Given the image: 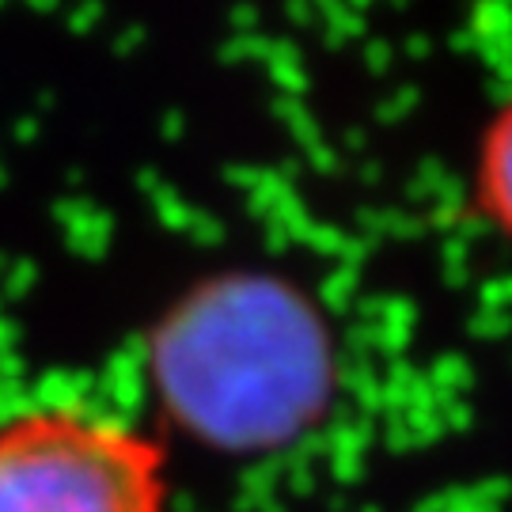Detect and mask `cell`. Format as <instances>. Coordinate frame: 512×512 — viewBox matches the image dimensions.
Here are the masks:
<instances>
[{"mask_svg":"<svg viewBox=\"0 0 512 512\" xmlns=\"http://www.w3.org/2000/svg\"><path fill=\"white\" fill-rule=\"evenodd\" d=\"M148 380L186 437L224 456H270L330 414L338 349L300 285L228 270L186 289L156 323Z\"/></svg>","mask_w":512,"mask_h":512,"instance_id":"6da1fadb","label":"cell"},{"mask_svg":"<svg viewBox=\"0 0 512 512\" xmlns=\"http://www.w3.org/2000/svg\"><path fill=\"white\" fill-rule=\"evenodd\" d=\"M167 448L80 406H38L0 425V512H167Z\"/></svg>","mask_w":512,"mask_h":512,"instance_id":"7a4b0ae2","label":"cell"},{"mask_svg":"<svg viewBox=\"0 0 512 512\" xmlns=\"http://www.w3.org/2000/svg\"><path fill=\"white\" fill-rule=\"evenodd\" d=\"M475 198L486 220L512 243V99L482 133L475 167Z\"/></svg>","mask_w":512,"mask_h":512,"instance_id":"3957f363","label":"cell"}]
</instances>
